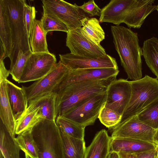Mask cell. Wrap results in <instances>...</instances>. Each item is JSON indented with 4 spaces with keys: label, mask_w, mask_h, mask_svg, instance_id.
<instances>
[{
    "label": "cell",
    "mask_w": 158,
    "mask_h": 158,
    "mask_svg": "<svg viewBox=\"0 0 158 158\" xmlns=\"http://www.w3.org/2000/svg\"><path fill=\"white\" fill-rule=\"evenodd\" d=\"M56 100V95L53 92L38 97L28 102L25 112L39 108V113L43 118L56 120L58 115Z\"/></svg>",
    "instance_id": "cell-17"
},
{
    "label": "cell",
    "mask_w": 158,
    "mask_h": 158,
    "mask_svg": "<svg viewBox=\"0 0 158 158\" xmlns=\"http://www.w3.org/2000/svg\"><path fill=\"white\" fill-rule=\"evenodd\" d=\"M156 149V158H158V144L157 145Z\"/></svg>",
    "instance_id": "cell-39"
},
{
    "label": "cell",
    "mask_w": 158,
    "mask_h": 158,
    "mask_svg": "<svg viewBox=\"0 0 158 158\" xmlns=\"http://www.w3.org/2000/svg\"><path fill=\"white\" fill-rule=\"evenodd\" d=\"M82 33L89 40L97 44L105 38V32L99 24L98 20L95 18L87 17L81 21Z\"/></svg>",
    "instance_id": "cell-25"
},
{
    "label": "cell",
    "mask_w": 158,
    "mask_h": 158,
    "mask_svg": "<svg viewBox=\"0 0 158 158\" xmlns=\"http://www.w3.org/2000/svg\"><path fill=\"white\" fill-rule=\"evenodd\" d=\"M32 53V51H29L24 53L20 51L15 63L9 70L12 79L18 83L22 74L27 60Z\"/></svg>",
    "instance_id": "cell-31"
},
{
    "label": "cell",
    "mask_w": 158,
    "mask_h": 158,
    "mask_svg": "<svg viewBox=\"0 0 158 158\" xmlns=\"http://www.w3.org/2000/svg\"><path fill=\"white\" fill-rule=\"evenodd\" d=\"M56 123L59 129L73 138L84 139L85 127L63 117L57 116Z\"/></svg>",
    "instance_id": "cell-28"
},
{
    "label": "cell",
    "mask_w": 158,
    "mask_h": 158,
    "mask_svg": "<svg viewBox=\"0 0 158 158\" xmlns=\"http://www.w3.org/2000/svg\"><path fill=\"white\" fill-rule=\"evenodd\" d=\"M156 148L135 154L137 158H156Z\"/></svg>",
    "instance_id": "cell-35"
},
{
    "label": "cell",
    "mask_w": 158,
    "mask_h": 158,
    "mask_svg": "<svg viewBox=\"0 0 158 158\" xmlns=\"http://www.w3.org/2000/svg\"><path fill=\"white\" fill-rule=\"evenodd\" d=\"M106 93L93 96L78 104L62 116L85 127L93 125L105 106Z\"/></svg>",
    "instance_id": "cell-7"
},
{
    "label": "cell",
    "mask_w": 158,
    "mask_h": 158,
    "mask_svg": "<svg viewBox=\"0 0 158 158\" xmlns=\"http://www.w3.org/2000/svg\"><path fill=\"white\" fill-rule=\"evenodd\" d=\"M154 142L156 144H158V128L156 131L154 137Z\"/></svg>",
    "instance_id": "cell-38"
},
{
    "label": "cell",
    "mask_w": 158,
    "mask_h": 158,
    "mask_svg": "<svg viewBox=\"0 0 158 158\" xmlns=\"http://www.w3.org/2000/svg\"><path fill=\"white\" fill-rule=\"evenodd\" d=\"M107 158H120L118 153L115 152H111L108 155Z\"/></svg>",
    "instance_id": "cell-37"
},
{
    "label": "cell",
    "mask_w": 158,
    "mask_h": 158,
    "mask_svg": "<svg viewBox=\"0 0 158 158\" xmlns=\"http://www.w3.org/2000/svg\"><path fill=\"white\" fill-rule=\"evenodd\" d=\"M156 131L142 122L135 115L120 123L113 128L111 137L130 139L156 144L154 139Z\"/></svg>",
    "instance_id": "cell-10"
},
{
    "label": "cell",
    "mask_w": 158,
    "mask_h": 158,
    "mask_svg": "<svg viewBox=\"0 0 158 158\" xmlns=\"http://www.w3.org/2000/svg\"><path fill=\"white\" fill-rule=\"evenodd\" d=\"M70 70L60 60L44 77L28 86H22L28 102L52 92Z\"/></svg>",
    "instance_id": "cell-8"
},
{
    "label": "cell",
    "mask_w": 158,
    "mask_h": 158,
    "mask_svg": "<svg viewBox=\"0 0 158 158\" xmlns=\"http://www.w3.org/2000/svg\"><path fill=\"white\" fill-rule=\"evenodd\" d=\"M61 63L71 70L79 69L113 68L118 69L116 59L109 55L97 58H90L71 53L60 54Z\"/></svg>",
    "instance_id": "cell-14"
},
{
    "label": "cell",
    "mask_w": 158,
    "mask_h": 158,
    "mask_svg": "<svg viewBox=\"0 0 158 158\" xmlns=\"http://www.w3.org/2000/svg\"><path fill=\"white\" fill-rule=\"evenodd\" d=\"M142 49L147 65L158 79V39L153 36L144 41Z\"/></svg>",
    "instance_id": "cell-24"
},
{
    "label": "cell",
    "mask_w": 158,
    "mask_h": 158,
    "mask_svg": "<svg viewBox=\"0 0 158 158\" xmlns=\"http://www.w3.org/2000/svg\"><path fill=\"white\" fill-rule=\"evenodd\" d=\"M59 130L62 140L63 158H84L86 148L84 140L71 137L62 130Z\"/></svg>",
    "instance_id": "cell-20"
},
{
    "label": "cell",
    "mask_w": 158,
    "mask_h": 158,
    "mask_svg": "<svg viewBox=\"0 0 158 158\" xmlns=\"http://www.w3.org/2000/svg\"><path fill=\"white\" fill-rule=\"evenodd\" d=\"M113 81L88 80L67 85L56 94L57 116H62L78 104L93 96L106 93L108 85Z\"/></svg>",
    "instance_id": "cell-2"
},
{
    "label": "cell",
    "mask_w": 158,
    "mask_h": 158,
    "mask_svg": "<svg viewBox=\"0 0 158 158\" xmlns=\"http://www.w3.org/2000/svg\"><path fill=\"white\" fill-rule=\"evenodd\" d=\"M80 6L81 8L90 17L97 15L100 16L102 9L96 4L94 0H89L87 2H84Z\"/></svg>",
    "instance_id": "cell-34"
},
{
    "label": "cell",
    "mask_w": 158,
    "mask_h": 158,
    "mask_svg": "<svg viewBox=\"0 0 158 158\" xmlns=\"http://www.w3.org/2000/svg\"><path fill=\"white\" fill-rule=\"evenodd\" d=\"M121 117L114 111L104 106L101 110L98 118L102 124L111 130L120 122Z\"/></svg>",
    "instance_id": "cell-30"
},
{
    "label": "cell",
    "mask_w": 158,
    "mask_h": 158,
    "mask_svg": "<svg viewBox=\"0 0 158 158\" xmlns=\"http://www.w3.org/2000/svg\"><path fill=\"white\" fill-rule=\"evenodd\" d=\"M0 158H3L2 155L1 154H0Z\"/></svg>",
    "instance_id": "cell-41"
},
{
    "label": "cell",
    "mask_w": 158,
    "mask_h": 158,
    "mask_svg": "<svg viewBox=\"0 0 158 158\" xmlns=\"http://www.w3.org/2000/svg\"><path fill=\"white\" fill-rule=\"evenodd\" d=\"M111 31L115 48L128 78L132 81L141 79L143 53L137 33L120 25L111 26Z\"/></svg>",
    "instance_id": "cell-1"
},
{
    "label": "cell",
    "mask_w": 158,
    "mask_h": 158,
    "mask_svg": "<svg viewBox=\"0 0 158 158\" xmlns=\"http://www.w3.org/2000/svg\"><path fill=\"white\" fill-rule=\"evenodd\" d=\"M120 158H137L135 154L118 153Z\"/></svg>",
    "instance_id": "cell-36"
},
{
    "label": "cell",
    "mask_w": 158,
    "mask_h": 158,
    "mask_svg": "<svg viewBox=\"0 0 158 158\" xmlns=\"http://www.w3.org/2000/svg\"><path fill=\"white\" fill-rule=\"evenodd\" d=\"M7 77L0 76V117L7 131L14 138L16 121L14 116L8 99L6 89Z\"/></svg>",
    "instance_id": "cell-15"
},
{
    "label": "cell",
    "mask_w": 158,
    "mask_h": 158,
    "mask_svg": "<svg viewBox=\"0 0 158 158\" xmlns=\"http://www.w3.org/2000/svg\"><path fill=\"white\" fill-rule=\"evenodd\" d=\"M43 15L59 20L67 27L69 31L81 28V20L90 17L76 3L63 0L42 1Z\"/></svg>",
    "instance_id": "cell-6"
},
{
    "label": "cell",
    "mask_w": 158,
    "mask_h": 158,
    "mask_svg": "<svg viewBox=\"0 0 158 158\" xmlns=\"http://www.w3.org/2000/svg\"><path fill=\"white\" fill-rule=\"evenodd\" d=\"M37 11L35 7L31 6L25 2L23 9V18L29 37L31 29L35 19Z\"/></svg>",
    "instance_id": "cell-33"
},
{
    "label": "cell",
    "mask_w": 158,
    "mask_h": 158,
    "mask_svg": "<svg viewBox=\"0 0 158 158\" xmlns=\"http://www.w3.org/2000/svg\"><path fill=\"white\" fill-rule=\"evenodd\" d=\"M119 72L113 68H93L70 70L52 92L56 94L69 85L88 80H114Z\"/></svg>",
    "instance_id": "cell-12"
},
{
    "label": "cell",
    "mask_w": 158,
    "mask_h": 158,
    "mask_svg": "<svg viewBox=\"0 0 158 158\" xmlns=\"http://www.w3.org/2000/svg\"><path fill=\"white\" fill-rule=\"evenodd\" d=\"M15 139L25 153L32 158H39L38 149L32 133V129L18 135Z\"/></svg>",
    "instance_id": "cell-26"
},
{
    "label": "cell",
    "mask_w": 158,
    "mask_h": 158,
    "mask_svg": "<svg viewBox=\"0 0 158 158\" xmlns=\"http://www.w3.org/2000/svg\"><path fill=\"white\" fill-rule=\"evenodd\" d=\"M7 12L11 35L12 50L9 57L10 68L14 65L18 53L31 51L26 27L23 21V9L25 0H3Z\"/></svg>",
    "instance_id": "cell-3"
},
{
    "label": "cell",
    "mask_w": 158,
    "mask_h": 158,
    "mask_svg": "<svg viewBox=\"0 0 158 158\" xmlns=\"http://www.w3.org/2000/svg\"><path fill=\"white\" fill-rule=\"evenodd\" d=\"M157 145L130 139L111 137L110 152L136 154L154 149L156 148Z\"/></svg>",
    "instance_id": "cell-16"
},
{
    "label": "cell",
    "mask_w": 158,
    "mask_h": 158,
    "mask_svg": "<svg viewBox=\"0 0 158 158\" xmlns=\"http://www.w3.org/2000/svg\"><path fill=\"white\" fill-rule=\"evenodd\" d=\"M0 47L3 49L4 58L10 57L12 50L10 29L7 12L3 0H0Z\"/></svg>",
    "instance_id": "cell-21"
},
{
    "label": "cell",
    "mask_w": 158,
    "mask_h": 158,
    "mask_svg": "<svg viewBox=\"0 0 158 158\" xmlns=\"http://www.w3.org/2000/svg\"><path fill=\"white\" fill-rule=\"evenodd\" d=\"M55 55L49 52L32 53L26 61L19 83L36 81L47 75L56 63Z\"/></svg>",
    "instance_id": "cell-9"
},
{
    "label": "cell",
    "mask_w": 158,
    "mask_h": 158,
    "mask_svg": "<svg viewBox=\"0 0 158 158\" xmlns=\"http://www.w3.org/2000/svg\"><path fill=\"white\" fill-rule=\"evenodd\" d=\"M111 139L106 130L97 132L86 148L84 158H107L110 152Z\"/></svg>",
    "instance_id": "cell-18"
},
{
    "label": "cell",
    "mask_w": 158,
    "mask_h": 158,
    "mask_svg": "<svg viewBox=\"0 0 158 158\" xmlns=\"http://www.w3.org/2000/svg\"><path fill=\"white\" fill-rule=\"evenodd\" d=\"M25 158H32L30 157L26 153H25Z\"/></svg>",
    "instance_id": "cell-40"
},
{
    "label": "cell",
    "mask_w": 158,
    "mask_h": 158,
    "mask_svg": "<svg viewBox=\"0 0 158 158\" xmlns=\"http://www.w3.org/2000/svg\"><path fill=\"white\" fill-rule=\"evenodd\" d=\"M81 28L69 31L67 33L66 46L71 53L90 58L105 56L106 54L103 48L87 38L82 32Z\"/></svg>",
    "instance_id": "cell-11"
},
{
    "label": "cell",
    "mask_w": 158,
    "mask_h": 158,
    "mask_svg": "<svg viewBox=\"0 0 158 158\" xmlns=\"http://www.w3.org/2000/svg\"><path fill=\"white\" fill-rule=\"evenodd\" d=\"M15 139L9 134L0 120V153L3 158H20L21 149Z\"/></svg>",
    "instance_id": "cell-22"
},
{
    "label": "cell",
    "mask_w": 158,
    "mask_h": 158,
    "mask_svg": "<svg viewBox=\"0 0 158 158\" xmlns=\"http://www.w3.org/2000/svg\"><path fill=\"white\" fill-rule=\"evenodd\" d=\"M39 108L28 112H24L17 120L15 134L19 135L30 129L44 119L39 112Z\"/></svg>",
    "instance_id": "cell-27"
},
{
    "label": "cell",
    "mask_w": 158,
    "mask_h": 158,
    "mask_svg": "<svg viewBox=\"0 0 158 158\" xmlns=\"http://www.w3.org/2000/svg\"><path fill=\"white\" fill-rule=\"evenodd\" d=\"M156 10H157L158 12V4L157 5V9Z\"/></svg>",
    "instance_id": "cell-42"
},
{
    "label": "cell",
    "mask_w": 158,
    "mask_h": 158,
    "mask_svg": "<svg viewBox=\"0 0 158 158\" xmlns=\"http://www.w3.org/2000/svg\"><path fill=\"white\" fill-rule=\"evenodd\" d=\"M131 92L130 81L123 79L113 81L106 89L107 98L105 106L122 116L129 102Z\"/></svg>",
    "instance_id": "cell-13"
},
{
    "label": "cell",
    "mask_w": 158,
    "mask_h": 158,
    "mask_svg": "<svg viewBox=\"0 0 158 158\" xmlns=\"http://www.w3.org/2000/svg\"><path fill=\"white\" fill-rule=\"evenodd\" d=\"M39 158H63L61 139L56 120L43 119L32 129Z\"/></svg>",
    "instance_id": "cell-4"
},
{
    "label": "cell",
    "mask_w": 158,
    "mask_h": 158,
    "mask_svg": "<svg viewBox=\"0 0 158 158\" xmlns=\"http://www.w3.org/2000/svg\"><path fill=\"white\" fill-rule=\"evenodd\" d=\"M40 20L35 19L29 37L32 53L49 52L46 36Z\"/></svg>",
    "instance_id": "cell-23"
},
{
    "label": "cell",
    "mask_w": 158,
    "mask_h": 158,
    "mask_svg": "<svg viewBox=\"0 0 158 158\" xmlns=\"http://www.w3.org/2000/svg\"><path fill=\"white\" fill-rule=\"evenodd\" d=\"M142 122L156 130L158 128V99L136 115Z\"/></svg>",
    "instance_id": "cell-29"
},
{
    "label": "cell",
    "mask_w": 158,
    "mask_h": 158,
    "mask_svg": "<svg viewBox=\"0 0 158 158\" xmlns=\"http://www.w3.org/2000/svg\"><path fill=\"white\" fill-rule=\"evenodd\" d=\"M130 81L131 96L120 123L136 115L158 99V79L146 75L140 80Z\"/></svg>",
    "instance_id": "cell-5"
},
{
    "label": "cell",
    "mask_w": 158,
    "mask_h": 158,
    "mask_svg": "<svg viewBox=\"0 0 158 158\" xmlns=\"http://www.w3.org/2000/svg\"><path fill=\"white\" fill-rule=\"evenodd\" d=\"M6 82L8 99L16 121L26 110L28 102L22 87H18L7 79Z\"/></svg>",
    "instance_id": "cell-19"
},
{
    "label": "cell",
    "mask_w": 158,
    "mask_h": 158,
    "mask_svg": "<svg viewBox=\"0 0 158 158\" xmlns=\"http://www.w3.org/2000/svg\"><path fill=\"white\" fill-rule=\"evenodd\" d=\"M42 27L46 33L52 31H58L67 33L69 31L66 25L57 19L43 15L40 20Z\"/></svg>",
    "instance_id": "cell-32"
}]
</instances>
